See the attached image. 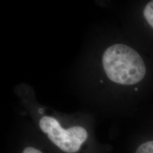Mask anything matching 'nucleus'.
I'll return each mask as SVG.
<instances>
[{
	"instance_id": "6",
	"label": "nucleus",
	"mask_w": 153,
	"mask_h": 153,
	"mask_svg": "<svg viewBox=\"0 0 153 153\" xmlns=\"http://www.w3.org/2000/svg\"><path fill=\"white\" fill-rule=\"evenodd\" d=\"M38 112H39L40 114H43V109H42V108H39V111H38Z\"/></svg>"
},
{
	"instance_id": "2",
	"label": "nucleus",
	"mask_w": 153,
	"mask_h": 153,
	"mask_svg": "<svg viewBox=\"0 0 153 153\" xmlns=\"http://www.w3.org/2000/svg\"><path fill=\"white\" fill-rule=\"evenodd\" d=\"M42 133L54 146L64 153H79L89 140V132L82 126H62L58 120L43 116L38 122Z\"/></svg>"
},
{
	"instance_id": "3",
	"label": "nucleus",
	"mask_w": 153,
	"mask_h": 153,
	"mask_svg": "<svg viewBox=\"0 0 153 153\" xmlns=\"http://www.w3.org/2000/svg\"><path fill=\"white\" fill-rule=\"evenodd\" d=\"M143 14L145 20L153 28V1L147 4L143 11Z\"/></svg>"
},
{
	"instance_id": "5",
	"label": "nucleus",
	"mask_w": 153,
	"mask_h": 153,
	"mask_svg": "<svg viewBox=\"0 0 153 153\" xmlns=\"http://www.w3.org/2000/svg\"><path fill=\"white\" fill-rule=\"evenodd\" d=\"M20 153H45V152L41 149L34 145H26L21 150Z\"/></svg>"
},
{
	"instance_id": "4",
	"label": "nucleus",
	"mask_w": 153,
	"mask_h": 153,
	"mask_svg": "<svg viewBox=\"0 0 153 153\" xmlns=\"http://www.w3.org/2000/svg\"><path fill=\"white\" fill-rule=\"evenodd\" d=\"M135 153H153V140L140 145L135 150Z\"/></svg>"
},
{
	"instance_id": "1",
	"label": "nucleus",
	"mask_w": 153,
	"mask_h": 153,
	"mask_svg": "<svg viewBox=\"0 0 153 153\" xmlns=\"http://www.w3.org/2000/svg\"><path fill=\"white\" fill-rule=\"evenodd\" d=\"M102 64L107 76L120 85H135L146 74L145 64L139 53L124 44L108 47L103 55Z\"/></svg>"
}]
</instances>
